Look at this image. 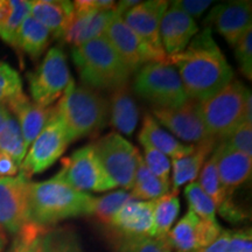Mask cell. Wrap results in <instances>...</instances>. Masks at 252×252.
Wrapping results in <instances>:
<instances>
[{"mask_svg":"<svg viewBox=\"0 0 252 252\" xmlns=\"http://www.w3.org/2000/svg\"><path fill=\"white\" fill-rule=\"evenodd\" d=\"M189 99L204 100L234 80V72L214 40L210 28L198 33L184 52L167 56Z\"/></svg>","mask_w":252,"mask_h":252,"instance_id":"6da1fadb","label":"cell"},{"mask_svg":"<svg viewBox=\"0 0 252 252\" xmlns=\"http://www.w3.org/2000/svg\"><path fill=\"white\" fill-rule=\"evenodd\" d=\"M96 197L76 190L56 178L32 182L28 189L30 223L41 228L71 217L93 215Z\"/></svg>","mask_w":252,"mask_h":252,"instance_id":"7a4b0ae2","label":"cell"},{"mask_svg":"<svg viewBox=\"0 0 252 252\" xmlns=\"http://www.w3.org/2000/svg\"><path fill=\"white\" fill-rule=\"evenodd\" d=\"M54 110L69 143L97 134L110 117L108 100L91 88L77 87L72 80Z\"/></svg>","mask_w":252,"mask_h":252,"instance_id":"3957f363","label":"cell"},{"mask_svg":"<svg viewBox=\"0 0 252 252\" xmlns=\"http://www.w3.org/2000/svg\"><path fill=\"white\" fill-rule=\"evenodd\" d=\"M71 58L84 87L116 90L127 84L131 71L105 36L72 48Z\"/></svg>","mask_w":252,"mask_h":252,"instance_id":"277c9868","label":"cell"},{"mask_svg":"<svg viewBox=\"0 0 252 252\" xmlns=\"http://www.w3.org/2000/svg\"><path fill=\"white\" fill-rule=\"evenodd\" d=\"M248 89L232 80L222 90L197 102V111L208 135L215 141L224 140L244 123V105Z\"/></svg>","mask_w":252,"mask_h":252,"instance_id":"5b68a950","label":"cell"},{"mask_svg":"<svg viewBox=\"0 0 252 252\" xmlns=\"http://www.w3.org/2000/svg\"><path fill=\"white\" fill-rule=\"evenodd\" d=\"M133 89L154 108H179L189 99L178 71L167 60L143 65L135 72Z\"/></svg>","mask_w":252,"mask_h":252,"instance_id":"8992f818","label":"cell"},{"mask_svg":"<svg viewBox=\"0 0 252 252\" xmlns=\"http://www.w3.org/2000/svg\"><path fill=\"white\" fill-rule=\"evenodd\" d=\"M54 178L83 193L108 191L117 187L100 165L93 145H87L63 159L62 168Z\"/></svg>","mask_w":252,"mask_h":252,"instance_id":"52a82bcc","label":"cell"},{"mask_svg":"<svg viewBox=\"0 0 252 252\" xmlns=\"http://www.w3.org/2000/svg\"><path fill=\"white\" fill-rule=\"evenodd\" d=\"M93 145L100 165L116 186L131 189L139 161V151L123 135L111 132Z\"/></svg>","mask_w":252,"mask_h":252,"instance_id":"ba28073f","label":"cell"},{"mask_svg":"<svg viewBox=\"0 0 252 252\" xmlns=\"http://www.w3.org/2000/svg\"><path fill=\"white\" fill-rule=\"evenodd\" d=\"M71 81L67 56L59 47H53L37 69L28 74L32 99L41 106L48 108L67 90Z\"/></svg>","mask_w":252,"mask_h":252,"instance_id":"9c48e42d","label":"cell"},{"mask_svg":"<svg viewBox=\"0 0 252 252\" xmlns=\"http://www.w3.org/2000/svg\"><path fill=\"white\" fill-rule=\"evenodd\" d=\"M69 144L64 127L54 110L50 121L30 146L19 173H23L30 179L31 176L45 172L62 157Z\"/></svg>","mask_w":252,"mask_h":252,"instance_id":"30bf717a","label":"cell"},{"mask_svg":"<svg viewBox=\"0 0 252 252\" xmlns=\"http://www.w3.org/2000/svg\"><path fill=\"white\" fill-rule=\"evenodd\" d=\"M115 6L111 0L75 1V14L64 40L76 47L103 36L116 13Z\"/></svg>","mask_w":252,"mask_h":252,"instance_id":"8fae6325","label":"cell"},{"mask_svg":"<svg viewBox=\"0 0 252 252\" xmlns=\"http://www.w3.org/2000/svg\"><path fill=\"white\" fill-rule=\"evenodd\" d=\"M104 36L116 50L126 68L131 71H138L143 65L150 62L165 61L167 56H162L150 48L127 25L124 19L116 12Z\"/></svg>","mask_w":252,"mask_h":252,"instance_id":"7c38bea8","label":"cell"},{"mask_svg":"<svg viewBox=\"0 0 252 252\" xmlns=\"http://www.w3.org/2000/svg\"><path fill=\"white\" fill-rule=\"evenodd\" d=\"M31 180L23 173L9 178H0V229L18 235L27 223L28 189Z\"/></svg>","mask_w":252,"mask_h":252,"instance_id":"4fadbf2b","label":"cell"},{"mask_svg":"<svg viewBox=\"0 0 252 252\" xmlns=\"http://www.w3.org/2000/svg\"><path fill=\"white\" fill-rule=\"evenodd\" d=\"M153 115L175 137L187 143L198 145L212 139L198 115L197 100L188 99L179 108H153Z\"/></svg>","mask_w":252,"mask_h":252,"instance_id":"5bb4252c","label":"cell"},{"mask_svg":"<svg viewBox=\"0 0 252 252\" xmlns=\"http://www.w3.org/2000/svg\"><path fill=\"white\" fill-rule=\"evenodd\" d=\"M168 1L163 0H150L140 1L123 15L125 24L158 54L167 56L160 39V24Z\"/></svg>","mask_w":252,"mask_h":252,"instance_id":"9a60e30c","label":"cell"},{"mask_svg":"<svg viewBox=\"0 0 252 252\" xmlns=\"http://www.w3.org/2000/svg\"><path fill=\"white\" fill-rule=\"evenodd\" d=\"M251 1H230L215 6L208 15L209 21L231 46H236L242 36L251 30Z\"/></svg>","mask_w":252,"mask_h":252,"instance_id":"2e32d148","label":"cell"},{"mask_svg":"<svg viewBox=\"0 0 252 252\" xmlns=\"http://www.w3.org/2000/svg\"><path fill=\"white\" fill-rule=\"evenodd\" d=\"M197 32L198 27L194 19L173 5H168L160 24V39L166 55L184 52Z\"/></svg>","mask_w":252,"mask_h":252,"instance_id":"e0dca14e","label":"cell"},{"mask_svg":"<svg viewBox=\"0 0 252 252\" xmlns=\"http://www.w3.org/2000/svg\"><path fill=\"white\" fill-rule=\"evenodd\" d=\"M219 178L225 193L231 195L236 188L251 176L252 157L238 152L222 141L213 154Z\"/></svg>","mask_w":252,"mask_h":252,"instance_id":"ac0fdd59","label":"cell"},{"mask_svg":"<svg viewBox=\"0 0 252 252\" xmlns=\"http://www.w3.org/2000/svg\"><path fill=\"white\" fill-rule=\"evenodd\" d=\"M154 201H138L132 198L125 203L110 225L122 236H150L153 237Z\"/></svg>","mask_w":252,"mask_h":252,"instance_id":"d6986e66","label":"cell"},{"mask_svg":"<svg viewBox=\"0 0 252 252\" xmlns=\"http://www.w3.org/2000/svg\"><path fill=\"white\" fill-rule=\"evenodd\" d=\"M5 105L15 116L14 118L20 126L27 149L35 140L54 113V108L41 106L31 100L24 93L8 100Z\"/></svg>","mask_w":252,"mask_h":252,"instance_id":"ffe728a7","label":"cell"},{"mask_svg":"<svg viewBox=\"0 0 252 252\" xmlns=\"http://www.w3.org/2000/svg\"><path fill=\"white\" fill-rule=\"evenodd\" d=\"M30 14L56 39H64L75 14L74 2L67 0H35L31 1Z\"/></svg>","mask_w":252,"mask_h":252,"instance_id":"44dd1931","label":"cell"},{"mask_svg":"<svg viewBox=\"0 0 252 252\" xmlns=\"http://www.w3.org/2000/svg\"><path fill=\"white\" fill-rule=\"evenodd\" d=\"M138 139L140 144L150 145L172 159L188 156L195 150V145H184L174 135L163 130L151 115L145 116Z\"/></svg>","mask_w":252,"mask_h":252,"instance_id":"7402d4cb","label":"cell"},{"mask_svg":"<svg viewBox=\"0 0 252 252\" xmlns=\"http://www.w3.org/2000/svg\"><path fill=\"white\" fill-rule=\"evenodd\" d=\"M109 109L113 127L125 135L133 134L139 113L127 84L113 90Z\"/></svg>","mask_w":252,"mask_h":252,"instance_id":"603a6c76","label":"cell"},{"mask_svg":"<svg viewBox=\"0 0 252 252\" xmlns=\"http://www.w3.org/2000/svg\"><path fill=\"white\" fill-rule=\"evenodd\" d=\"M215 144L216 141L213 139L204 141L195 145V150L188 156L173 159V191L178 193L179 188L185 184L194 182Z\"/></svg>","mask_w":252,"mask_h":252,"instance_id":"cb8c5ba5","label":"cell"},{"mask_svg":"<svg viewBox=\"0 0 252 252\" xmlns=\"http://www.w3.org/2000/svg\"><path fill=\"white\" fill-rule=\"evenodd\" d=\"M50 35V32L30 14L19 27L12 46L32 59H37L48 47Z\"/></svg>","mask_w":252,"mask_h":252,"instance_id":"d4e9b609","label":"cell"},{"mask_svg":"<svg viewBox=\"0 0 252 252\" xmlns=\"http://www.w3.org/2000/svg\"><path fill=\"white\" fill-rule=\"evenodd\" d=\"M30 12L31 1L27 0H0V39L12 45Z\"/></svg>","mask_w":252,"mask_h":252,"instance_id":"484cf974","label":"cell"},{"mask_svg":"<svg viewBox=\"0 0 252 252\" xmlns=\"http://www.w3.org/2000/svg\"><path fill=\"white\" fill-rule=\"evenodd\" d=\"M169 187L171 186L165 185L150 172L143 157L140 156L133 186L131 188V196L138 201H154L168 194Z\"/></svg>","mask_w":252,"mask_h":252,"instance_id":"4316f807","label":"cell"},{"mask_svg":"<svg viewBox=\"0 0 252 252\" xmlns=\"http://www.w3.org/2000/svg\"><path fill=\"white\" fill-rule=\"evenodd\" d=\"M200 220V217H197L189 209L167 236L169 245L178 249L180 252L197 251Z\"/></svg>","mask_w":252,"mask_h":252,"instance_id":"83f0119b","label":"cell"},{"mask_svg":"<svg viewBox=\"0 0 252 252\" xmlns=\"http://www.w3.org/2000/svg\"><path fill=\"white\" fill-rule=\"evenodd\" d=\"M179 213H180V201L178 193L175 191L154 200L153 237L167 238Z\"/></svg>","mask_w":252,"mask_h":252,"instance_id":"f1b7e54d","label":"cell"},{"mask_svg":"<svg viewBox=\"0 0 252 252\" xmlns=\"http://www.w3.org/2000/svg\"><path fill=\"white\" fill-rule=\"evenodd\" d=\"M27 150L20 126L17 119L11 116L6 123L4 130L0 133V152H4L13 158L20 168L21 162L26 157Z\"/></svg>","mask_w":252,"mask_h":252,"instance_id":"f546056e","label":"cell"},{"mask_svg":"<svg viewBox=\"0 0 252 252\" xmlns=\"http://www.w3.org/2000/svg\"><path fill=\"white\" fill-rule=\"evenodd\" d=\"M42 252H83L78 237L69 228L46 231L42 237Z\"/></svg>","mask_w":252,"mask_h":252,"instance_id":"4dcf8cb0","label":"cell"},{"mask_svg":"<svg viewBox=\"0 0 252 252\" xmlns=\"http://www.w3.org/2000/svg\"><path fill=\"white\" fill-rule=\"evenodd\" d=\"M189 209L201 220L216 222V207L197 182H190L185 189Z\"/></svg>","mask_w":252,"mask_h":252,"instance_id":"1f68e13d","label":"cell"},{"mask_svg":"<svg viewBox=\"0 0 252 252\" xmlns=\"http://www.w3.org/2000/svg\"><path fill=\"white\" fill-rule=\"evenodd\" d=\"M200 173V180H198L200 184L198 185H200L201 188L203 189L204 193L212 198L216 209H219V208L222 206V203L225 201V198L229 197V195L225 193L222 185H220L214 157L208 159L207 161L204 162Z\"/></svg>","mask_w":252,"mask_h":252,"instance_id":"d6a6232c","label":"cell"},{"mask_svg":"<svg viewBox=\"0 0 252 252\" xmlns=\"http://www.w3.org/2000/svg\"><path fill=\"white\" fill-rule=\"evenodd\" d=\"M117 252H172V247L167 238L122 236L117 244Z\"/></svg>","mask_w":252,"mask_h":252,"instance_id":"836d02e7","label":"cell"},{"mask_svg":"<svg viewBox=\"0 0 252 252\" xmlns=\"http://www.w3.org/2000/svg\"><path fill=\"white\" fill-rule=\"evenodd\" d=\"M132 198L133 197L131 196V194L125 189L111 191V193L104 195L103 197L97 198L94 214H96L100 222L110 225L115 214Z\"/></svg>","mask_w":252,"mask_h":252,"instance_id":"e575fe53","label":"cell"},{"mask_svg":"<svg viewBox=\"0 0 252 252\" xmlns=\"http://www.w3.org/2000/svg\"><path fill=\"white\" fill-rule=\"evenodd\" d=\"M20 94H23L20 75L8 63L0 61V103L6 104Z\"/></svg>","mask_w":252,"mask_h":252,"instance_id":"d590c367","label":"cell"},{"mask_svg":"<svg viewBox=\"0 0 252 252\" xmlns=\"http://www.w3.org/2000/svg\"><path fill=\"white\" fill-rule=\"evenodd\" d=\"M143 145L145 151V158H143V159L145 163H146L147 168L150 169V172L165 185L171 186V180H169V175H171V161H169L168 157H166L165 154H162L159 151L151 147L150 145Z\"/></svg>","mask_w":252,"mask_h":252,"instance_id":"8d00e7d4","label":"cell"},{"mask_svg":"<svg viewBox=\"0 0 252 252\" xmlns=\"http://www.w3.org/2000/svg\"><path fill=\"white\" fill-rule=\"evenodd\" d=\"M223 143L238 152L252 157V124L242 123Z\"/></svg>","mask_w":252,"mask_h":252,"instance_id":"74e56055","label":"cell"},{"mask_svg":"<svg viewBox=\"0 0 252 252\" xmlns=\"http://www.w3.org/2000/svg\"><path fill=\"white\" fill-rule=\"evenodd\" d=\"M236 48V58L243 75L249 80L252 78V31L249 30L238 41Z\"/></svg>","mask_w":252,"mask_h":252,"instance_id":"f35d334b","label":"cell"},{"mask_svg":"<svg viewBox=\"0 0 252 252\" xmlns=\"http://www.w3.org/2000/svg\"><path fill=\"white\" fill-rule=\"evenodd\" d=\"M45 230L46 228H41V226L33 224V223H27L21 229V231L18 235H15L13 243L6 252H27L33 239Z\"/></svg>","mask_w":252,"mask_h":252,"instance_id":"ab89813d","label":"cell"},{"mask_svg":"<svg viewBox=\"0 0 252 252\" xmlns=\"http://www.w3.org/2000/svg\"><path fill=\"white\" fill-rule=\"evenodd\" d=\"M171 5L194 19L200 17L212 5V1L209 0H179V1L171 2Z\"/></svg>","mask_w":252,"mask_h":252,"instance_id":"60d3db41","label":"cell"},{"mask_svg":"<svg viewBox=\"0 0 252 252\" xmlns=\"http://www.w3.org/2000/svg\"><path fill=\"white\" fill-rule=\"evenodd\" d=\"M226 252H252L251 230H239L232 232Z\"/></svg>","mask_w":252,"mask_h":252,"instance_id":"b9f144b4","label":"cell"},{"mask_svg":"<svg viewBox=\"0 0 252 252\" xmlns=\"http://www.w3.org/2000/svg\"><path fill=\"white\" fill-rule=\"evenodd\" d=\"M219 212L226 220H230V222L234 223L241 222V220L245 217L244 214L242 213V210H239V208L232 202L230 197L225 198V201L222 203V206L219 208Z\"/></svg>","mask_w":252,"mask_h":252,"instance_id":"7bdbcfd3","label":"cell"},{"mask_svg":"<svg viewBox=\"0 0 252 252\" xmlns=\"http://www.w3.org/2000/svg\"><path fill=\"white\" fill-rule=\"evenodd\" d=\"M231 235L232 231L222 230L213 243H210L208 247L201 249L196 252H226L230 244V239H231Z\"/></svg>","mask_w":252,"mask_h":252,"instance_id":"ee69618b","label":"cell"},{"mask_svg":"<svg viewBox=\"0 0 252 252\" xmlns=\"http://www.w3.org/2000/svg\"><path fill=\"white\" fill-rule=\"evenodd\" d=\"M19 173V166L13 158L8 154L0 152V178H9L15 176Z\"/></svg>","mask_w":252,"mask_h":252,"instance_id":"f6af8a7d","label":"cell"},{"mask_svg":"<svg viewBox=\"0 0 252 252\" xmlns=\"http://www.w3.org/2000/svg\"><path fill=\"white\" fill-rule=\"evenodd\" d=\"M252 97H251V91H248L247 99H245V105H244V123L248 124H252Z\"/></svg>","mask_w":252,"mask_h":252,"instance_id":"bcb514c9","label":"cell"},{"mask_svg":"<svg viewBox=\"0 0 252 252\" xmlns=\"http://www.w3.org/2000/svg\"><path fill=\"white\" fill-rule=\"evenodd\" d=\"M11 112H9V110L7 109V106L5 105V104L0 103V133H1V131L4 130L6 123H7L8 118L11 117Z\"/></svg>","mask_w":252,"mask_h":252,"instance_id":"7dc6e473","label":"cell"},{"mask_svg":"<svg viewBox=\"0 0 252 252\" xmlns=\"http://www.w3.org/2000/svg\"><path fill=\"white\" fill-rule=\"evenodd\" d=\"M47 230H45L43 232H41L40 235H37L35 238L33 239L30 245V249H28L27 252H42V237L45 235V232Z\"/></svg>","mask_w":252,"mask_h":252,"instance_id":"c3c4849f","label":"cell"},{"mask_svg":"<svg viewBox=\"0 0 252 252\" xmlns=\"http://www.w3.org/2000/svg\"><path fill=\"white\" fill-rule=\"evenodd\" d=\"M6 243H7V241H6L5 232L2 231L1 229H0V252H4L5 247H6Z\"/></svg>","mask_w":252,"mask_h":252,"instance_id":"681fc988","label":"cell"}]
</instances>
